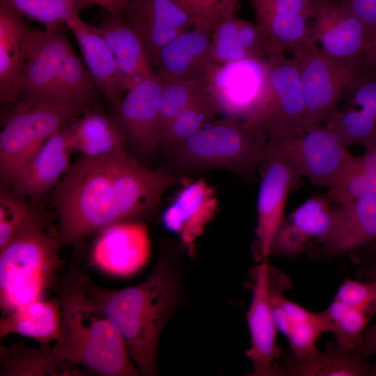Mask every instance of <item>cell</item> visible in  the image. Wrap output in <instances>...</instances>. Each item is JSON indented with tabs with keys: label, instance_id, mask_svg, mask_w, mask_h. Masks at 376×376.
<instances>
[{
	"label": "cell",
	"instance_id": "cell-1",
	"mask_svg": "<svg viewBox=\"0 0 376 376\" xmlns=\"http://www.w3.org/2000/svg\"><path fill=\"white\" fill-rule=\"evenodd\" d=\"M176 178L150 169L127 151L81 155L56 186L61 247L122 221H139L156 209Z\"/></svg>",
	"mask_w": 376,
	"mask_h": 376
},
{
	"label": "cell",
	"instance_id": "cell-2",
	"mask_svg": "<svg viewBox=\"0 0 376 376\" xmlns=\"http://www.w3.org/2000/svg\"><path fill=\"white\" fill-rule=\"evenodd\" d=\"M86 288L120 332L140 374L157 375L159 337L183 297L179 258L162 253L149 276L133 286L110 290L87 276Z\"/></svg>",
	"mask_w": 376,
	"mask_h": 376
},
{
	"label": "cell",
	"instance_id": "cell-3",
	"mask_svg": "<svg viewBox=\"0 0 376 376\" xmlns=\"http://www.w3.org/2000/svg\"><path fill=\"white\" fill-rule=\"evenodd\" d=\"M87 274L72 267L55 288L61 320L54 352L88 373L102 376H138L120 332L86 288Z\"/></svg>",
	"mask_w": 376,
	"mask_h": 376
},
{
	"label": "cell",
	"instance_id": "cell-4",
	"mask_svg": "<svg viewBox=\"0 0 376 376\" xmlns=\"http://www.w3.org/2000/svg\"><path fill=\"white\" fill-rule=\"evenodd\" d=\"M58 230L41 217L28 223L0 249V306L2 315L56 288L63 261Z\"/></svg>",
	"mask_w": 376,
	"mask_h": 376
},
{
	"label": "cell",
	"instance_id": "cell-5",
	"mask_svg": "<svg viewBox=\"0 0 376 376\" xmlns=\"http://www.w3.org/2000/svg\"><path fill=\"white\" fill-rule=\"evenodd\" d=\"M267 139V133L258 125L226 116L166 149L170 159L182 168H220L251 180Z\"/></svg>",
	"mask_w": 376,
	"mask_h": 376
},
{
	"label": "cell",
	"instance_id": "cell-6",
	"mask_svg": "<svg viewBox=\"0 0 376 376\" xmlns=\"http://www.w3.org/2000/svg\"><path fill=\"white\" fill-rule=\"evenodd\" d=\"M347 148L326 124L301 119L268 135L261 160L283 161L311 183L330 188L354 157Z\"/></svg>",
	"mask_w": 376,
	"mask_h": 376
},
{
	"label": "cell",
	"instance_id": "cell-7",
	"mask_svg": "<svg viewBox=\"0 0 376 376\" xmlns=\"http://www.w3.org/2000/svg\"><path fill=\"white\" fill-rule=\"evenodd\" d=\"M78 111L52 102L14 104L0 133V175L10 186L44 143Z\"/></svg>",
	"mask_w": 376,
	"mask_h": 376
},
{
	"label": "cell",
	"instance_id": "cell-8",
	"mask_svg": "<svg viewBox=\"0 0 376 376\" xmlns=\"http://www.w3.org/2000/svg\"><path fill=\"white\" fill-rule=\"evenodd\" d=\"M248 285L252 292L246 313L251 345L246 355L253 368L251 375L266 376L282 350L276 344L274 300L292 287V280L281 269L265 261L250 269Z\"/></svg>",
	"mask_w": 376,
	"mask_h": 376
},
{
	"label": "cell",
	"instance_id": "cell-9",
	"mask_svg": "<svg viewBox=\"0 0 376 376\" xmlns=\"http://www.w3.org/2000/svg\"><path fill=\"white\" fill-rule=\"evenodd\" d=\"M204 87L215 100L220 113L256 125L269 93L268 57H253L217 64Z\"/></svg>",
	"mask_w": 376,
	"mask_h": 376
},
{
	"label": "cell",
	"instance_id": "cell-10",
	"mask_svg": "<svg viewBox=\"0 0 376 376\" xmlns=\"http://www.w3.org/2000/svg\"><path fill=\"white\" fill-rule=\"evenodd\" d=\"M310 36L337 68L352 72L372 41L365 26L338 0H313Z\"/></svg>",
	"mask_w": 376,
	"mask_h": 376
},
{
	"label": "cell",
	"instance_id": "cell-11",
	"mask_svg": "<svg viewBox=\"0 0 376 376\" xmlns=\"http://www.w3.org/2000/svg\"><path fill=\"white\" fill-rule=\"evenodd\" d=\"M346 147L376 141V65L362 60L324 121Z\"/></svg>",
	"mask_w": 376,
	"mask_h": 376
},
{
	"label": "cell",
	"instance_id": "cell-12",
	"mask_svg": "<svg viewBox=\"0 0 376 376\" xmlns=\"http://www.w3.org/2000/svg\"><path fill=\"white\" fill-rule=\"evenodd\" d=\"M294 52L304 100L303 120L324 123L336 107L351 72L331 63L311 36Z\"/></svg>",
	"mask_w": 376,
	"mask_h": 376
},
{
	"label": "cell",
	"instance_id": "cell-13",
	"mask_svg": "<svg viewBox=\"0 0 376 376\" xmlns=\"http://www.w3.org/2000/svg\"><path fill=\"white\" fill-rule=\"evenodd\" d=\"M376 240V195L331 208L327 234L307 251L312 260L331 261Z\"/></svg>",
	"mask_w": 376,
	"mask_h": 376
},
{
	"label": "cell",
	"instance_id": "cell-14",
	"mask_svg": "<svg viewBox=\"0 0 376 376\" xmlns=\"http://www.w3.org/2000/svg\"><path fill=\"white\" fill-rule=\"evenodd\" d=\"M260 164L263 178L258 196L256 239L253 245L257 263L267 261L273 239L284 218L287 198L301 183V176L283 161L265 159Z\"/></svg>",
	"mask_w": 376,
	"mask_h": 376
},
{
	"label": "cell",
	"instance_id": "cell-15",
	"mask_svg": "<svg viewBox=\"0 0 376 376\" xmlns=\"http://www.w3.org/2000/svg\"><path fill=\"white\" fill-rule=\"evenodd\" d=\"M124 14L153 68L166 45L197 24L174 0H129Z\"/></svg>",
	"mask_w": 376,
	"mask_h": 376
},
{
	"label": "cell",
	"instance_id": "cell-16",
	"mask_svg": "<svg viewBox=\"0 0 376 376\" xmlns=\"http://www.w3.org/2000/svg\"><path fill=\"white\" fill-rule=\"evenodd\" d=\"M126 92L125 97L113 105L114 117L133 146L142 153L151 154L160 146L162 79L154 72Z\"/></svg>",
	"mask_w": 376,
	"mask_h": 376
},
{
	"label": "cell",
	"instance_id": "cell-17",
	"mask_svg": "<svg viewBox=\"0 0 376 376\" xmlns=\"http://www.w3.org/2000/svg\"><path fill=\"white\" fill-rule=\"evenodd\" d=\"M91 262L99 269L118 276H129L143 268L150 251L146 226L139 221L112 224L98 233Z\"/></svg>",
	"mask_w": 376,
	"mask_h": 376
},
{
	"label": "cell",
	"instance_id": "cell-18",
	"mask_svg": "<svg viewBox=\"0 0 376 376\" xmlns=\"http://www.w3.org/2000/svg\"><path fill=\"white\" fill-rule=\"evenodd\" d=\"M67 29L65 24L43 31L21 75L14 104L50 102L63 63L73 50Z\"/></svg>",
	"mask_w": 376,
	"mask_h": 376
},
{
	"label": "cell",
	"instance_id": "cell-19",
	"mask_svg": "<svg viewBox=\"0 0 376 376\" xmlns=\"http://www.w3.org/2000/svg\"><path fill=\"white\" fill-rule=\"evenodd\" d=\"M267 57L269 93L257 125L269 135L303 119L305 107L296 59L285 57L284 51L279 49Z\"/></svg>",
	"mask_w": 376,
	"mask_h": 376
},
{
	"label": "cell",
	"instance_id": "cell-20",
	"mask_svg": "<svg viewBox=\"0 0 376 376\" xmlns=\"http://www.w3.org/2000/svg\"><path fill=\"white\" fill-rule=\"evenodd\" d=\"M43 31L31 28L25 17L0 0V100L15 104L19 81Z\"/></svg>",
	"mask_w": 376,
	"mask_h": 376
},
{
	"label": "cell",
	"instance_id": "cell-21",
	"mask_svg": "<svg viewBox=\"0 0 376 376\" xmlns=\"http://www.w3.org/2000/svg\"><path fill=\"white\" fill-rule=\"evenodd\" d=\"M217 207L215 190L205 180L187 182L164 212L162 221L193 255L196 241L214 217Z\"/></svg>",
	"mask_w": 376,
	"mask_h": 376
},
{
	"label": "cell",
	"instance_id": "cell-22",
	"mask_svg": "<svg viewBox=\"0 0 376 376\" xmlns=\"http://www.w3.org/2000/svg\"><path fill=\"white\" fill-rule=\"evenodd\" d=\"M213 30L196 24L174 38L161 51L157 68L159 75L205 86L217 64L212 50Z\"/></svg>",
	"mask_w": 376,
	"mask_h": 376
},
{
	"label": "cell",
	"instance_id": "cell-23",
	"mask_svg": "<svg viewBox=\"0 0 376 376\" xmlns=\"http://www.w3.org/2000/svg\"><path fill=\"white\" fill-rule=\"evenodd\" d=\"M325 197L314 196L284 217L273 239L269 256L295 259L328 232L331 208Z\"/></svg>",
	"mask_w": 376,
	"mask_h": 376
},
{
	"label": "cell",
	"instance_id": "cell-24",
	"mask_svg": "<svg viewBox=\"0 0 376 376\" xmlns=\"http://www.w3.org/2000/svg\"><path fill=\"white\" fill-rule=\"evenodd\" d=\"M248 1L274 49L295 51L310 37L313 0Z\"/></svg>",
	"mask_w": 376,
	"mask_h": 376
},
{
	"label": "cell",
	"instance_id": "cell-25",
	"mask_svg": "<svg viewBox=\"0 0 376 376\" xmlns=\"http://www.w3.org/2000/svg\"><path fill=\"white\" fill-rule=\"evenodd\" d=\"M68 125L49 137L24 167L10 185L13 194L38 198L57 185L71 166Z\"/></svg>",
	"mask_w": 376,
	"mask_h": 376
},
{
	"label": "cell",
	"instance_id": "cell-26",
	"mask_svg": "<svg viewBox=\"0 0 376 376\" xmlns=\"http://www.w3.org/2000/svg\"><path fill=\"white\" fill-rule=\"evenodd\" d=\"M370 368L360 352L329 343L301 358L282 350L266 376H369Z\"/></svg>",
	"mask_w": 376,
	"mask_h": 376
},
{
	"label": "cell",
	"instance_id": "cell-27",
	"mask_svg": "<svg viewBox=\"0 0 376 376\" xmlns=\"http://www.w3.org/2000/svg\"><path fill=\"white\" fill-rule=\"evenodd\" d=\"M97 27L114 57L125 92L154 73L145 47L123 15L103 10Z\"/></svg>",
	"mask_w": 376,
	"mask_h": 376
},
{
	"label": "cell",
	"instance_id": "cell-28",
	"mask_svg": "<svg viewBox=\"0 0 376 376\" xmlns=\"http://www.w3.org/2000/svg\"><path fill=\"white\" fill-rule=\"evenodd\" d=\"M66 25L77 41L84 60L99 91L112 105L125 92L121 77L110 48L97 26L79 16L69 19Z\"/></svg>",
	"mask_w": 376,
	"mask_h": 376
},
{
	"label": "cell",
	"instance_id": "cell-29",
	"mask_svg": "<svg viewBox=\"0 0 376 376\" xmlns=\"http://www.w3.org/2000/svg\"><path fill=\"white\" fill-rule=\"evenodd\" d=\"M72 150L84 156L99 157L127 151L129 141L115 117L90 109L69 125Z\"/></svg>",
	"mask_w": 376,
	"mask_h": 376
},
{
	"label": "cell",
	"instance_id": "cell-30",
	"mask_svg": "<svg viewBox=\"0 0 376 376\" xmlns=\"http://www.w3.org/2000/svg\"><path fill=\"white\" fill-rule=\"evenodd\" d=\"M273 315L278 330L287 337L289 349L297 358L318 350L316 343L320 336L330 332L326 309L310 311L283 295L275 298Z\"/></svg>",
	"mask_w": 376,
	"mask_h": 376
},
{
	"label": "cell",
	"instance_id": "cell-31",
	"mask_svg": "<svg viewBox=\"0 0 376 376\" xmlns=\"http://www.w3.org/2000/svg\"><path fill=\"white\" fill-rule=\"evenodd\" d=\"M1 376H88L90 373L79 368L56 355L49 344L31 348L22 342L10 347L0 346Z\"/></svg>",
	"mask_w": 376,
	"mask_h": 376
},
{
	"label": "cell",
	"instance_id": "cell-32",
	"mask_svg": "<svg viewBox=\"0 0 376 376\" xmlns=\"http://www.w3.org/2000/svg\"><path fill=\"white\" fill-rule=\"evenodd\" d=\"M273 49L258 24L235 16L221 21L213 30L212 55L219 64L268 56Z\"/></svg>",
	"mask_w": 376,
	"mask_h": 376
},
{
	"label": "cell",
	"instance_id": "cell-33",
	"mask_svg": "<svg viewBox=\"0 0 376 376\" xmlns=\"http://www.w3.org/2000/svg\"><path fill=\"white\" fill-rule=\"evenodd\" d=\"M61 320V305L57 296L47 300H35L1 316L0 336L17 334L40 344H49L59 336Z\"/></svg>",
	"mask_w": 376,
	"mask_h": 376
},
{
	"label": "cell",
	"instance_id": "cell-34",
	"mask_svg": "<svg viewBox=\"0 0 376 376\" xmlns=\"http://www.w3.org/2000/svg\"><path fill=\"white\" fill-rule=\"evenodd\" d=\"M98 91L89 72L72 50L63 63L50 102L61 104L83 113L88 110Z\"/></svg>",
	"mask_w": 376,
	"mask_h": 376
},
{
	"label": "cell",
	"instance_id": "cell-35",
	"mask_svg": "<svg viewBox=\"0 0 376 376\" xmlns=\"http://www.w3.org/2000/svg\"><path fill=\"white\" fill-rule=\"evenodd\" d=\"M220 113L213 97L205 91L180 113L160 136L159 146H174L203 129Z\"/></svg>",
	"mask_w": 376,
	"mask_h": 376
},
{
	"label": "cell",
	"instance_id": "cell-36",
	"mask_svg": "<svg viewBox=\"0 0 376 376\" xmlns=\"http://www.w3.org/2000/svg\"><path fill=\"white\" fill-rule=\"evenodd\" d=\"M31 21L40 22L49 30L65 25L79 16L90 3L78 0H3Z\"/></svg>",
	"mask_w": 376,
	"mask_h": 376
},
{
	"label": "cell",
	"instance_id": "cell-37",
	"mask_svg": "<svg viewBox=\"0 0 376 376\" xmlns=\"http://www.w3.org/2000/svg\"><path fill=\"white\" fill-rule=\"evenodd\" d=\"M326 311L330 332L335 335L336 344L360 352L363 342V331L370 320L359 310L334 299Z\"/></svg>",
	"mask_w": 376,
	"mask_h": 376
},
{
	"label": "cell",
	"instance_id": "cell-38",
	"mask_svg": "<svg viewBox=\"0 0 376 376\" xmlns=\"http://www.w3.org/2000/svg\"><path fill=\"white\" fill-rule=\"evenodd\" d=\"M157 74L162 82L159 111L161 136L170 123L206 90L198 82L180 80Z\"/></svg>",
	"mask_w": 376,
	"mask_h": 376
},
{
	"label": "cell",
	"instance_id": "cell-39",
	"mask_svg": "<svg viewBox=\"0 0 376 376\" xmlns=\"http://www.w3.org/2000/svg\"><path fill=\"white\" fill-rule=\"evenodd\" d=\"M372 195H376V175L358 166L354 156L324 197L339 205Z\"/></svg>",
	"mask_w": 376,
	"mask_h": 376
},
{
	"label": "cell",
	"instance_id": "cell-40",
	"mask_svg": "<svg viewBox=\"0 0 376 376\" xmlns=\"http://www.w3.org/2000/svg\"><path fill=\"white\" fill-rule=\"evenodd\" d=\"M21 196L1 189L0 194V249L28 223L41 216Z\"/></svg>",
	"mask_w": 376,
	"mask_h": 376
},
{
	"label": "cell",
	"instance_id": "cell-41",
	"mask_svg": "<svg viewBox=\"0 0 376 376\" xmlns=\"http://www.w3.org/2000/svg\"><path fill=\"white\" fill-rule=\"evenodd\" d=\"M197 24L211 30L221 21L234 16L240 0H174Z\"/></svg>",
	"mask_w": 376,
	"mask_h": 376
},
{
	"label": "cell",
	"instance_id": "cell-42",
	"mask_svg": "<svg viewBox=\"0 0 376 376\" xmlns=\"http://www.w3.org/2000/svg\"><path fill=\"white\" fill-rule=\"evenodd\" d=\"M334 299L359 310L370 320L376 314V281L347 279Z\"/></svg>",
	"mask_w": 376,
	"mask_h": 376
},
{
	"label": "cell",
	"instance_id": "cell-43",
	"mask_svg": "<svg viewBox=\"0 0 376 376\" xmlns=\"http://www.w3.org/2000/svg\"><path fill=\"white\" fill-rule=\"evenodd\" d=\"M348 254L350 260L357 267V280L376 281V240Z\"/></svg>",
	"mask_w": 376,
	"mask_h": 376
},
{
	"label": "cell",
	"instance_id": "cell-44",
	"mask_svg": "<svg viewBox=\"0 0 376 376\" xmlns=\"http://www.w3.org/2000/svg\"><path fill=\"white\" fill-rule=\"evenodd\" d=\"M365 26L372 40L376 36V0H338Z\"/></svg>",
	"mask_w": 376,
	"mask_h": 376
},
{
	"label": "cell",
	"instance_id": "cell-45",
	"mask_svg": "<svg viewBox=\"0 0 376 376\" xmlns=\"http://www.w3.org/2000/svg\"><path fill=\"white\" fill-rule=\"evenodd\" d=\"M361 156H354V162L361 168L376 175V141L365 147Z\"/></svg>",
	"mask_w": 376,
	"mask_h": 376
},
{
	"label": "cell",
	"instance_id": "cell-46",
	"mask_svg": "<svg viewBox=\"0 0 376 376\" xmlns=\"http://www.w3.org/2000/svg\"><path fill=\"white\" fill-rule=\"evenodd\" d=\"M100 6L104 11L112 15H123L129 0H78Z\"/></svg>",
	"mask_w": 376,
	"mask_h": 376
},
{
	"label": "cell",
	"instance_id": "cell-47",
	"mask_svg": "<svg viewBox=\"0 0 376 376\" xmlns=\"http://www.w3.org/2000/svg\"><path fill=\"white\" fill-rule=\"evenodd\" d=\"M360 353L365 358L376 353V324L366 327L363 331V342Z\"/></svg>",
	"mask_w": 376,
	"mask_h": 376
},
{
	"label": "cell",
	"instance_id": "cell-48",
	"mask_svg": "<svg viewBox=\"0 0 376 376\" xmlns=\"http://www.w3.org/2000/svg\"><path fill=\"white\" fill-rule=\"evenodd\" d=\"M363 59L376 65V36L373 38Z\"/></svg>",
	"mask_w": 376,
	"mask_h": 376
},
{
	"label": "cell",
	"instance_id": "cell-49",
	"mask_svg": "<svg viewBox=\"0 0 376 376\" xmlns=\"http://www.w3.org/2000/svg\"><path fill=\"white\" fill-rule=\"evenodd\" d=\"M369 376H376V363L371 366Z\"/></svg>",
	"mask_w": 376,
	"mask_h": 376
}]
</instances>
